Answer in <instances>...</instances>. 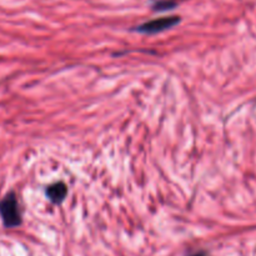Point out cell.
<instances>
[{
	"mask_svg": "<svg viewBox=\"0 0 256 256\" xmlns=\"http://www.w3.org/2000/svg\"><path fill=\"white\" fill-rule=\"evenodd\" d=\"M0 218L4 228L12 229L22 225V212H20L19 202L14 192H9L0 200Z\"/></svg>",
	"mask_w": 256,
	"mask_h": 256,
	"instance_id": "obj_1",
	"label": "cell"
},
{
	"mask_svg": "<svg viewBox=\"0 0 256 256\" xmlns=\"http://www.w3.org/2000/svg\"><path fill=\"white\" fill-rule=\"evenodd\" d=\"M180 20H182L180 16L158 18V19L150 20V22L139 25L138 28H135V30L142 32V34H158V32H165V30L175 26L176 24H179Z\"/></svg>",
	"mask_w": 256,
	"mask_h": 256,
	"instance_id": "obj_2",
	"label": "cell"
},
{
	"mask_svg": "<svg viewBox=\"0 0 256 256\" xmlns=\"http://www.w3.org/2000/svg\"><path fill=\"white\" fill-rule=\"evenodd\" d=\"M45 194H46L48 199H49L52 204L59 205L62 204L65 200V198H66L68 188L64 182H55V184H52L50 186H48Z\"/></svg>",
	"mask_w": 256,
	"mask_h": 256,
	"instance_id": "obj_3",
	"label": "cell"
},
{
	"mask_svg": "<svg viewBox=\"0 0 256 256\" xmlns=\"http://www.w3.org/2000/svg\"><path fill=\"white\" fill-rule=\"evenodd\" d=\"M176 5H178L176 2H174V0H159V2H156L154 5H152V8H154V10L164 12V10L174 9Z\"/></svg>",
	"mask_w": 256,
	"mask_h": 256,
	"instance_id": "obj_4",
	"label": "cell"
},
{
	"mask_svg": "<svg viewBox=\"0 0 256 256\" xmlns=\"http://www.w3.org/2000/svg\"><path fill=\"white\" fill-rule=\"evenodd\" d=\"M194 256H204L202 254H196V255H194Z\"/></svg>",
	"mask_w": 256,
	"mask_h": 256,
	"instance_id": "obj_5",
	"label": "cell"
}]
</instances>
